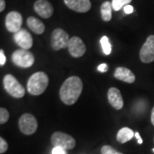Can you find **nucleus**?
Listing matches in <instances>:
<instances>
[{"mask_svg": "<svg viewBox=\"0 0 154 154\" xmlns=\"http://www.w3.org/2000/svg\"><path fill=\"white\" fill-rule=\"evenodd\" d=\"M83 89V83L78 76H70L63 83L59 91V96L63 104L74 105L81 96Z\"/></svg>", "mask_w": 154, "mask_h": 154, "instance_id": "f257e3e1", "label": "nucleus"}, {"mask_svg": "<svg viewBox=\"0 0 154 154\" xmlns=\"http://www.w3.org/2000/svg\"><path fill=\"white\" fill-rule=\"evenodd\" d=\"M49 84V77L45 72H36L32 75L28 82V93L38 96L44 93Z\"/></svg>", "mask_w": 154, "mask_h": 154, "instance_id": "f03ea898", "label": "nucleus"}, {"mask_svg": "<svg viewBox=\"0 0 154 154\" xmlns=\"http://www.w3.org/2000/svg\"><path fill=\"white\" fill-rule=\"evenodd\" d=\"M4 88L5 91L11 96L21 99L25 95V89L22 87V85L16 79V77L12 75H6L3 80Z\"/></svg>", "mask_w": 154, "mask_h": 154, "instance_id": "7ed1b4c3", "label": "nucleus"}, {"mask_svg": "<svg viewBox=\"0 0 154 154\" xmlns=\"http://www.w3.org/2000/svg\"><path fill=\"white\" fill-rule=\"evenodd\" d=\"M11 58H12L13 63L17 66L24 68V69L33 66L34 60H35L34 56L32 52L23 49L15 51L12 54Z\"/></svg>", "mask_w": 154, "mask_h": 154, "instance_id": "20e7f679", "label": "nucleus"}, {"mask_svg": "<svg viewBox=\"0 0 154 154\" xmlns=\"http://www.w3.org/2000/svg\"><path fill=\"white\" fill-rule=\"evenodd\" d=\"M51 141L55 147H61L65 151L71 150L75 146V140L71 135L59 131L51 135Z\"/></svg>", "mask_w": 154, "mask_h": 154, "instance_id": "39448f33", "label": "nucleus"}, {"mask_svg": "<svg viewBox=\"0 0 154 154\" xmlns=\"http://www.w3.org/2000/svg\"><path fill=\"white\" fill-rule=\"evenodd\" d=\"M69 33L65 32L62 28H56L51 33V45L52 49L59 51L61 49L68 48V45L69 42Z\"/></svg>", "mask_w": 154, "mask_h": 154, "instance_id": "423d86ee", "label": "nucleus"}, {"mask_svg": "<svg viewBox=\"0 0 154 154\" xmlns=\"http://www.w3.org/2000/svg\"><path fill=\"white\" fill-rule=\"evenodd\" d=\"M18 125L22 134L31 135L36 132L38 128V122L34 117V116L29 113H26L20 117Z\"/></svg>", "mask_w": 154, "mask_h": 154, "instance_id": "0eeeda50", "label": "nucleus"}, {"mask_svg": "<svg viewBox=\"0 0 154 154\" xmlns=\"http://www.w3.org/2000/svg\"><path fill=\"white\" fill-rule=\"evenodd\" d=\"M22 16L17 11H11L5 17V27L11 33H17L22 29Z\"/></svg>", "mask_w": 154, "mask_h": 154, "instance_id": "6e6552de", "label": "nucleus"}, {"mask_svg": "<svg viewBox=\"0 0 154 154\" xmlns=\"http://www.w3.org/2000/svg\"><path fill=\"white\" fill-rule=\"evenodd\" d=\"M140 58L144 63L154 61V35H150L140 51Z\"/></svg>", "mask_w": 154, "mask_h": 154, "instance_id": "1a4fd4ad", "label": "nucleus"}, {"mask_svg": "<svg viewBox=\"0 0 154 154\" xmlns=\"http://www.w3.org/2000/svg\"><path fill=\"white\" fill-rule=\"evenodd\" d=\"M68 50L73 57H81L86 52V45L82 39L77 36H74L69 39L68 45Z\"/></svg>", "mask_w": 154, "mask_h": 154, "instance_id": "9d476101", "label": "nucleus"}, {"mask_svg": "<svg viewBox=\"0 0 154 154\" xmlns=\"http://www.w3.org/2000/svg\"><path fill=\"white\" fill-rule=\"evenodd\" d=\"M14 39L17 45H19L23 50L28 51L33 46V37L26 29L22 28L19 32L15 33Z\"/></svg>", "mask_w": 154, "mask_h": 154, "instance_id": "9b49d317", "label": "nucleus"}, {"mask_svg": "<svg viewBox=\"0 0 154 154\" xmlns=\"http://www.w3.org/2000/svg\"><path fill=\"white\" fill-rule=\"evenodd\" d=\"M33 9L39 17L45 19L50 18L54 12L53 6L47 0H37L33 5Z\"/></svg>", "mask_w": 154, "mask_h": 154, "instance_id": "f8f14e48", "label": "nucleus"}, {"mask_svg": "<svg viewBox=\"0 0 154 154\" xmlns=\"http://www.w3.org/2000/svg\"><path fill=\"white\" fill-rule=\"evenodd\" d=\"M63 2L69 9L79 13H86L92 7L90 0H63Z\"/></svg>", "mask_w": 154, "mask_h": 154, "instance_id": "ddd939ff", "label": "nucleus"}, {"mask_svg": "<svg viewBox=\"0 0 154 154\" xmlns=\"http://www.w3.org/2000/svg\"><path fill=\"white\" fill-rule=\"evenodd\" d=\"M107 97L109 103L114 109L119 110L123 107V99L119 89L116 88H110L108 90Z\"/></svg>", "mask_w": 154, "mask_h": 154, "instance_id": "4468645a", "label": "nucleus"}, {"mask_svg": "<svg viewBox=\"0 0 154 154\" xmlns=\"http://www.w3.org/2000/svg\"><path fill=\"white\" fill-rule=\"evenodd\" d=\"M114 76L117 79L120 80L122 82H124L126 83H131L134 82L135 81V75L130 69L124 68V67H119L116 68L114 73Z\"/></svg>", "mask_w": 154, "mask_h": 154, "instance_id": "2eb2a0df", "label": "nucleus"}, {"mask_svg": "<svg viewBox=\"0 0 154 154\" xmlns=\"http://www.w3.org/2000/svg\"><path fill=\"white\" fill-rule=\"evenodd\" d=\"M27 24H28V28L36 34H42L45 32V27L44 23L36 17H28L27 20Z\"/></svg>", "mask_w": 154, "mask_h": 154, "instance_id": "dca6fc26", "label": "nucleus"}, {"mask_svg": "<svg viewBox=\"0 0 154 154\" xmlns=\"http://www.w3.org/2000/svg\"><path fill=\"white\" fill-rule=\"evenodd\" d=\"M101 17L104 22H110L112 17V5L109 1H105L100 7Z\"/></svg>", "mask_w": 154, "mask_h": 154, "instance_id": "f3484780", "label": "nucleus"}, {"mask_svg": "<svg viewBox=\"0 0 154 154\" xmlns=\"http://www.w3.org/2000/svg\"><path fill=\"white\" fill-rule=\"evenodd\" d=\"M134 137V131L129 128H121L116 135V139L120 143H126L129 141Z\"/></svg>", "mask_w": 154, "mask_h": 154, "instance_id": "a211bd4d", "label": "nucleus"}, {"mask_svg": "<svg viewBox=\"0 0 154 154\" xmlns=\"http://www.w3.org/2000/svg\"><path fill=\"white\" fill-rule=\"evenodd\" d=\"M100 44L102 46L103 51L105 55H110L111 52V45H110L109 38L106 36H103L100 39Z\"/></svg>", "mask_w": 154, "mask_h": 154, "instance_id": "6ab92c4d", "label": "nucleus"}, {"mask_svg": "<svg viewBox=\"0 0 154 154\" xmlns=\"http://www.w3.org/2000/svg\"><path fill=\"white\" fill-rule=\"evenodd\" d=\"M131 1L132 0H112L111 2L112 9L116 11H120L122 8H124L126 5H128Z\"/></svg>", "mask_w": 154, "mask_h": 154, "instance_id": "aec40b11", "label": "nucleus"}, {"mask_svg": "<svg viewBox=\"0 0 154 154\" xmlns=\"http://www.w3.org/2000/svg\"><path fill=\"white\" fill-rule=\"evenodd\" d=\"M10 118V113L5 108L0 109V124H5Z\"/></svg>", "mask_w": 154, "mask_h": 154, "instance_id": "412c9836", "label": "nucleus"}, {"mask_svg": "<svg viewBox=\"0 0 154 154\" xmlns=\"http://www.w3.org/2000/svg\"><path fill=\"white\" fill-rule=\"evenodd\" d=\"M101 153L102 154H122L117 151H116L115 149L112 148L110 146H104L101 148Z\"/></svg>", "mask_w": 154, "mask_h": 154, "instance_id": "4be33fe9", "label": "nucleus"}, {"mask_svg": "<svg viewBox=\"0 0 154 154\" xmlns=\"http://www.w3.org/2000/svg\"><path fill=\"white\" fill-rule=\"evenodd\" d=\"M8 150V143L4 138H0V153H5Z\"/></svg>", "mask_w": 154, "mask_h": 154, "instance_id": "5701e85b", "label": "nucleus"}, {"mask_svg": "<svg viewBox=\"0 0 154 154\" xmlns=\"http://www.w3.org/2000/svg\"><path fill=\"white\" fill-rule=\"evenodd\" d=\"M51 154H66V152L61 147H54L52 149Z\"/></svg>", "mask_w": 154, "mask_h": 154, "instance_id": "b1692460", "label": "nucleus"}, {"mask_svg": "<svg viewBox=\"0 0 154 154\" xmlns=\"http://www.w3.org/2000/svg\"><path fill=\"white\" fill-rule=\"evenodd\" d=\"M6 58L5 55V52L3 50H0V65L1 66H4L5 64Z\"/></svg>", "mask_w": 154, "mask_h": 154, "instance_id": "393cba45", "label": "nucleus"}, {"mask_svg": "<svg viewBox=\"0 0 154 154\" xmlns=\"http://www.w3.org/2000/svg\"><path fill=\"white\" fill-rule=\"evenodd\" d=\"M98 70L101 73H105L108 70V66L106 63H101L99 67H98Z\"/></svg>", "mask_w": 154, "mask_h": 154, "instance_id": "a878e982", "label": "nucleus"}, {"mask_svg": "<svg viewBox=\"0 0 154 154\" xmlns=\"http://www.w3.org/2000/svg\"><path fill=\"white\" fill-rule=\"evenodd\" d=\"M123 10H124V12L128 14V15H129V14H131L133 13V11H134V8H133V6L131 5H126L124 8H123Z\"/></svg>", "mask_w": 154, "mask_h": 154, "instance_id": "bb28decb", "label": "nucleus"}, {"mask_svg": "<svg viewBox=\"0 0 154 154\" xmlns=\"http://www.w3.org/2000/svg\"><path fill=\"white\" fill-rule=\"evenodd\" d=\"M5 9V1L0 0V12H3Z\"/></svg>", "mask_w": 154, "mask_h": 154, "instance_id": "cd10ccee", "label": "nucleus"}, {"mask_svg": "<svg viewBox=\"0 0 154 154\" xmlns=\"http://www.w3.org/2000/svg\"><path fill=\"white\" fill-rule=\"evenodd\" d=\"M151 121H152V123L154 126V107L152 108V115H151Z\"/></svg>", "mask_w": 154, "mask_h": 154, "instance_id": "c85d7f7f", "label": "nucleus"}, {"mask_svg": "<svg viewBox=\"0 0 154 154\" xmlns=\"http://www.w3.org/2000/svg\"><path fill=\"white\" fill-rule=\"evenodd\" d=\"M134 135H135V137H136V139H137V140H140V139H141V137H140V134H139V133H135V134H134Z\"/></svg>", "mask_w": 154, "mask_h": 154, "instance_id": "c756f323", "label": "nucleus"}, {"mask_svg": "<svg viewBox=\"0 0 154 154\" xmlns=\"http://www.w3.org/2000/svg\"><path fill=\"white\" fill-rule=\"evenodd\" d=\"M142 142H143V141H142V139H140V140H138V143L139 144H142Z\"/></svg>", "mask_w": 154, "mask_h": 154, "instance_id": "7c9ffc66", "label": "nucleus"}, {"mask_svg": "<svg viewBox=\"0 0 154 154\" xmlns=\"http://www.w3.org/2000/svg\"><path fill=\"white\" fill-rule=\"evenodd\" d=\"M152 152H154V148H153V149H152Z\"/></svg>", "mask_w": 154, "mask_h": 154, "instance_id": "2f4dec72", "label": "nucleus"}]
</instances>
